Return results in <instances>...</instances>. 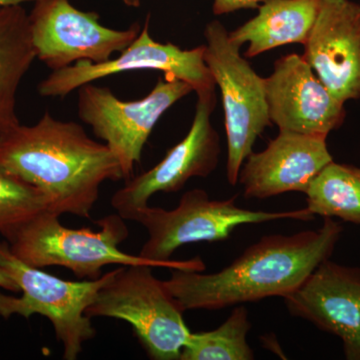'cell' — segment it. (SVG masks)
Wrapping results in <instances>:
<instances>
[{"instance_id": "6da1fadb", "label": "cell", "mask_w": 360, "mask_h": 360, "mask_svg": "<svg viewBox=\"0 0 360 360\" xmlns=\"http://www.w3.org/2000/svg\"><path fill=\"white\" fill-rule=\"evenodd\" d=\"M0 167L39 187L58 217H89L104 182L124 179L105 143L49 110L32 127L20 123L0 134Z\"/></svg>"}, {"instance_id": "7a4b0ae2", "label": "cell", "mask_w": 360, "mask_h": 360, "mask_svg": "<svg viewBox=\"0 0 360 360\" xmlns=\"http://www.w3.org/2000/svg\"><path fill=\"white\" fill-rule=\"evenodd\" d=\"M342 226L324 217L316 231L264 236L215 274L172 269L165 281L186 310H219L264 298L286 297L333 255Z\"/></svg>"}, {"instance_id": "3957f363", "label": "cell", "mask_w": 360, "mask_h": 360, "mask_svg": "<svg viewBox=\"0 0 360 360\" xmlns=\"http://www.w3.org/2000/svg\"><path fill=\"white\" fill-rule=\"evenodd\" d=\"M236 200V196L224 200H210L206 191L196 188L184 193L174 210L149 205L142 208L132 219L143 225L148 233L139 255L172 265L174 269L203 271L205 265L200 257L189 260H170V257L180 246L224 240L239 225L281 219H314L307 207L290 212H262L238 207Z\"/></svg>"}, {"instance_id": "277c9868", "label": "cell", "mask_w": 360, "mask_h": 360, "mask_svg": "<svg viewBox=\"0 0 360 360\" xmlns=\"http://www.w3.org/2000/svg\"><path fill=\"white\" fill-rule=\"evenodd\" d=\"M96 224L98 231L70 229L60 224L58 214L46 210L22 225L7 241L11 252L26 264L39 269L65 267L78 278L87 281L99 278L103 276L101 269L110 264L174 269L172 265L120 250L118 246L129 238V231L117 213Z\"/></svg>"}, {"instance_id": "5b68a950", "label": "cell", "mask_w": 360, "mask_h": 360, "mask_svg": "<svg viewBox=\"0 0 360 360\" xmlns=\"http://www.w3.org/2000/svg\"><path fill=\"white\" fill-rule=\"evenodd\" d=\"M153 269L149 265L118 267L85 314L129 322L149 359H180L191 331L184 321V310Z\"/></svg>"}, {"instance_id": "8992f818", "label": "cell", "mask_w": 360, "mask_h": 360, "mask_svg": "<svg viewBox=\"0 0 360 360\" xmlns=\"http://www.w3.org/2000/svg\"><path fill=\"white\" fill-rule=\"evenodd\" d=\"M0 266L18 284L20 297L0 292V316L33 314L51 322L56 340L63 347V359L75 360L84 345L96 335L91 319L85 314L98 291L110 283L117 269L94 281H68L18 259L7 243H0Z\"/></svg>"}, {"instance_id": "52a82bcc", "label": "cell", "mask_w": 360, "mask_h": 360, "mask_svg": "<svg viewBox=\"0 0 360 360\" xmlns=\"http://www.w3.org/2000/svg\"><path fill=\"white\" fill-rule=\"evenodd\" d=\"M205 61L219 87L227 136L226 176L231 186L270 122L264 78L240 56V46L229 39L219 20L206 25Z\"/></svg>"}, {"instance_id": "ba28073f", "label": "cell", "mask_w": 360, "mask_h": 360, "mask_svg": "<svg viewBox=\"0 0 360 360\" xmlns=\"http://www.w3.org/2000/svg\"><path fill=\"white\" fill-rule=\"evenodd\" d=\"M193 90L184 80L165 75L146 97L123 101L108 87L87 84L77 89L78 117L112 151L129 180L161 116Z\"/></svg>"}, {"instance_id": "9c48e42d", "label": "cell", "mask_w": 360, "mask_h": 360, "mask_svg": "<svg viewBox=\"0 0 360 360\" xmlns=\"http://www.w3.org/2000/svg\"><path fill=\"white\" fill-rule=\"evenodd\" d=\"M35 56L52 71L78 61L101 63L122 52L141 32L139 22L118 30L99 22L94 11H80L70 0H39L28 14Z\"/></svg>"}, {"instance_id": "30bf717a", "label": "cell", "mask_w": 360, "mask_h": 360, "mask_svg": "<svg viewBox=\"0 0 360 360\" xmlns=\"http://www.w3.org/2000/svg\"><path fill=\"white\" fill-rule=\"evenodd\" d=\"M136 70H160L184 80L198 94L215 90V82L205 61V45L181 49L174 44L155 41L149 33V18L141 33L116 58L101 63L89 60L53 70L39 84L40 96L65 98L82 85L96 80Z\"/></svg>"}, {"instance_id": "8fae6325", "label": "cell", "mask_w": 360, "mask_h": 360, "mask_svg": "<svg viewBox=\"0 0 360 360\" xmlns=\"http://www.w3.org/2000/svg\"><path fill=\"white\" fill-rule=\"evenodd\" d=\"M195 115L186 136L155 167L127 180L118 189L111 205L124 220H131L158 193H177L193 177H207L219 165L220 139L213 129L212 115L215 106L214 91L198 94Z\"/></svg>"}, {"instance_id": "7c38bea8", "label": "cell", "mask_w": 360, "mask_h": 360, "mask_svg": "<svg viewBox=\"0 0 360 360\" xmlns=\"http://www.w3.org/2000/svg\"><path fill=\"white\" fill-rule=\"evenodd\" d=\"M264 82L270 122L279 131L328 136L345 122V103L322 84L302 56L292 53L277 59Z\"/></svg>"}, {"instance_id": "4fadbf2b", "label": "cell", "mask_w": 360, "mask_h": 360, "mask_svg": "<svg viewBox=\"0 0 360 360\" xmlns=\"http://www.w3.org/2000/svg\"><path fill=\"white\" fill-rule=\"evenodd\" d=\"M291 315L340 338L348 360H360V269L324 260L283 298Z\"/></svg>"}, {"instance_id": "5bb4252c", "label": "cell", "mask_w": 360, "mask_h": 360, "mask_svg": "<svg viewBox=\"0 0 360 360\" xmlns=\"http://www.w3.org/2000/svg\"><path fill=\"white\" fill-rule=\"evenodd\" d=\"M302 58L329 91L345 103L360 97V4L321 0Z\"/></svg>"}, {"instance_id": "9a60e30c", "label": "cell", "mask_w": 360, "mask_h": 360, "mask_svg": "<svg viewBox=\"0 0 360 360\" xmlns=\"http://www.w3.org/2000/svg\"><path fill=\"white\" fill-rule=\"evenodd\" d=\"M326 135L279 131L260 153L246 158L238 175L245 198L305 193L312 180L333 162Z\"/></svg>"}, {"instance_id": "2e32d148", "label": "cell", "mask_w": 360, "mask_h": 360, "mask_svg": "<svg viewBox=\"0 0 360 360\" xmlns=\"http://www.w3.org/2000/svg\"><path fill=\"white\" fill-rule=\"evenodd\" d=\"M321 0H269L258 7V14L229 39L243 46L245 56L252 58L283 45L304 44L311 32Z\"/></svg>"}, {"instance_id": "e0dca14e", "label": "cell", "mask_w": 360, "mask_h": 360, "mask_svg": "<svg viewBox=\"0 0 360 360\" xmlns=\"http://www.w3.org/2000/svg\"><path fill=\"white\" fill-rule=\"evenodd\" d=\"M35 58L25 9L0 6V134L20 123L16 96Z\"/></svg>"}, {"instance_id": "ac0fdd59", "label": "cell", "mask_w": 360, "mask_h": 360, "mask_svg": "<svg viewBox=\"0 0 360 360\" xmlns=\"http://www.w3.org/2000/svg\"><path fill=\"white\" fill-rule=\"evenodd\" d=\"M305 195L307 210L314 217L360 225V167L333 161L312 180Z\"/></svg>"}, {"instance_id": "d6986e66", "label": "cell", "mask_w": 360, "mask_h": 360, "mask_svg": "<svg viewBox=\"0 0 360 360\" xmlns=\"http://www.w3.org/2000/svg\"><path fill=\"white\" fill-rule=\"evenodd\" d=\"M251 323L243 305L232 310L217 329L191 333L180 360H251L255 354L248 342Z\"/></svg>"}, {"instance_id": "ffe728a7", "label": "cell", "mask_w": 360, "mask_h": 360, "mask_svg": "<svg viewBox=\"0 0 360 360\" xmlns=\"http://www.w3.org/2000/svg\"><path fill=\"white\" fill-rule=\"evenodd\" d=\"M51 205L39 187L0 167V233L7 240L22 225L51 210Z\"/></svg>"}, {"instance_id": "44dd1931", "label": "cell", "mask_w": 360, "mask_h": 360, "mask_svg": "<svg viewBox=\"0 0 360 360\" xmlns=\"http://www.w3.org/2000/svg\"><path fill=\"white\" fill-rule=\"evenodd\" d=\"M269 0H214L213 2V13L217 15L234 13L236 11L245 8L259 7L260 4Z\"/></svg>"}, {"instance_id": "7402d4cb", "label": "cell", "mask_w": 360, "mask_h": 360, "mask_svg": "<svg viewBox=\"0 0 360 360\" xmlns=\"http://www.w3.org/2000/svg\"><path fill=\"white\" fill-rule=\"evenodd\" d=\"M0 288L11 291V292H20V291L18 284L14 283L13 279L1 266H0Z\"/></svg>"}, {"instance_id": "603a6c76", "label": "cell", "mask_w": 360, "mask_h": 360, "mask_svg": "<svg viewBox=\"0 0 360 360\" xmlns=\"http://www.w3.org/2000/svg\"><path fill=\"white\" fill-rule=\"evenodd\" d=\"M39 0H0V6H21L25 2H37Z\"/></svg>"}, {"instance_id": "cb8c5ba5", "label": "cell", "mask_w": 360, "mask_h": 360, "mask_svg": "<svg viewBox=\"0 0 360 360\" xmlns=\"http://www.w3.org/2000/svg\"><path fill=\"white\" fill-rule=\"evenodd\" d=\"M127 6L131 7H139L141 6V0H122Z\"/></svg>"}]
</instances>
